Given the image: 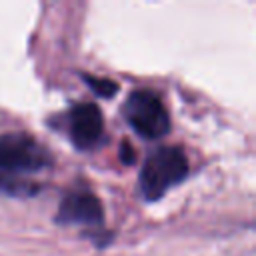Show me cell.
Listing matches in <instances>:
<instances>
[{
    "label": "cell",
    "instance_id": "1",
    "mask_svg": "<svg viewBox=\"0 0 256 256\" xmlns=\"http://www.w3.org/2000/svg\"><path fill=\"white\" fill-rule=\"evenodd\" d=\"M188 174V158L180 146H160L148 154L140 170V192L146 200H158L168 188Z\"/></svg>",
    "mask_w": 256,
    "mask_h": 256
},
{
    "label": "cell",
    "instance_id": "2",
    "mask_svg": "<svg viewBox=\"0 0 256 256\" xmlns=\"http://www.w3.org/2000/svg\"><path fill=\"white\" fill-rule=\"evenodd\" d=\"M50 164V154L28 134H0V176L24 178Z\"/></svg>",
    "mask_w": 256,
    "mask_h": 256
},
{
    "label": "cell",
    "instance_id": "3",
    "mask_svg": "<svg viewBox=\"0 0 256 256\" xmlns=\"http://www.w3.org/2000/svg\"><path fill=\"white\" fill-rule=\"evenodd\" d=\"M128 124L146 140H158L170 130V116L162 98L148 88L134 90L124 102Z\"/></svg>",
    "mask_w": 256,
    "mask_h": 256
},
{
    "label": "cell",
    "instance_id": "4",
    "mask_svg": "<svg viewBox=\"0 0 256 256\" xmlns=\"http://www.w3.org/2000/svg\"><path fill=\"white\" fill-rule=\"evenodd\" d=\"M102 220H104L102 204L90 192H72L64 196L56 212V222L60 224L100 226Z\"/></svg>",
    "mask_w": 256,
    "mask_h": 256
},
{
    "label": "cell",
    "instance_id": "5",
    "mask_svg": "<svg viewBox=\"0 0 256 256\" xmlns=\"http://www.w3.org/2000/svg\"><path fill=\"white\" fill-rule=\"evenodd\" d=\"M104 132V118L94 102L78 104L70 114V136L82 150L92 148Z\"/></svg>",
    "mask_w": 256,
    "mask_h": 256
},
{
    "label": "cell",
    "instance_id": "6",
    "mask_svg": "<svg viewBox=\"0 0 256 256\" xmlns=\"http://www.w3.org/2000/svg\"><path fill=\"white\" fill-rule=\"evenodd\" d=\"M38 186L28 182L26 178H6L0 176V194L10 196H22V194H36Z\"/></svg>",
    "mask_w": 256,
    "mask_h": 256
},
{
    "label": "cell",
    "instance_id": "7",
    "mask_svg": "<svg viewBox=\"0 0 256 256\" xmlns=\"http://www.w3.org/2000/svg\"><path fill=\"white\" fill-rule=\"evenodd\" d=\"M86 84L102 98H110L112 94L118 92V82L110 80V78H94V76H84Z\"/></svg>",
    "mask_w": 256,
    "mask_h": 256
},
{
    "label": "cell",
    "instance_id": "8",
    "mask_svg": "<svg viewBox=\"0 0 256 256\" xmlns=\"http://www.w3.org/2000/svg\"><path fill=\"white\" fill-rule=\"evenodd\" d=\"M120 160L124 162V164H132L134 160H136V152H134V148H132V144L130 142H122V146H120Z\"/></svg>",
    "mask_w": 256,
    "mask_h": 256
}]
</instances>
